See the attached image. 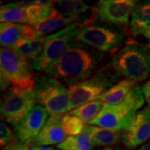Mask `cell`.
<instances>
[{
	"label": "cell",
	"instance_id": "1",
	"mask_svg": "<svg viewBox=\"0 0 150 150\" xmlns=\"http://www.w3.org/2000/svg\"><path fill=\"white\" fill-rule=\"evenodd\" d=\"M103 58V53L74 41L48 75L70 87L95 74Z\"/></svg>",
	"mask_w": 150,
	"mask_h": 150
},
{
	"label": "cell",
	"instance_id": "2",
	"mask_svg": "<svg viewBox=\"0 0 150 150\" xmlns=\"http://www.w3.org/2000/svg\"><path fill=\"white\" fill-rule=\"evenodd\" d=\"M109 65L119 76L134 83L144 82L150 78V47L128 43L112 56Z\"/></svg>",
	"mask_w": 150,
	"mask_h": 150
},
{
	"label": "cell",
	"instance_id": "3",
	"mask_svg": "<svg viewBox=\"0 0 150 150\" xmlns=\"http://www.w3.org/2000/svg\"><path fill=\"white\" fill-rule=\"evenodd\" d=\"M145 102L142 86L137 85L123 103L117 105L105 104L101 112L89 124L125 132L136 114L143 108Z\"/></svg>",
	"mask_w": 150,
	"mask_h": 150
},
{
	"label": "cell",
	"instance_id": "4",
	"mask_svg": "<svg viewBox=\"0 0 150 150\" xmlns=\"http://www.w3.org/2000/svg\"><path fill=\"white\" fill-rule=\"evenodd\" d=\"M119 77L110 65H107L87 80L69 87V112L87 103L98 100L104 93L118 83Z\"/></svg>",
	"mask_w": 150,
	"mask_h": 150
},
{
	"label": "cell",
	"instance_id": "5",
	"mask_svg": "<svg viewBox=\"0 0 150 150\" xmlns=\"http://www.w3.org/2000/svg\"><path fill=\"white\" fill-rule=\"evenodd\" d=\"M1 90L10 87H29L35 85L33 64L12 48L0 50Z\"/></svg>",
	"mask_w": 150,
	"mask_h": 150
},
{
	"label": "cell",
	"instance_id": "6",
	"mask_svg": "<svg viewBox=\"0 0 150 150\" xmlns=\"http://www.w3.org/2000/svg\"><path fill=\"white\" fill-rule=\"evenodd\" d=\"M126 37V33L121 28L108 23L94 22L78 28L75 41L104 54L119 48Z\"/></svg>",
	"mask_w": 150,
	"mask_h": 150
},
{
	"label": "cell",
	"instance_id": "7",
	"mask_svg": "<svg viewBox=\"0 0 150 150\" xmlns=\"http://www.w3.org/2000/svg\"><path fill=\"white\" fill-rule=\"evenodd\" d=\"M79 24H70L58 32L46 37L43 51L32 62L33 69L49 74L62 56L75 41Z\"/></svg>",
	"mask_w": 150,
	"mask_h": 150
},
{
	"label": "cell",
	"instance_id": "8",
	"mask_svg": "<svg viewBox=\"0 0 150 150\" xmlns=\"http://www.w3.org/2000/svg\"><path fill=\"white\" fill-rule=\"evenodd\" d=\"M37 105L34 86L10 87L1 98V115L14 129Z\"/></svg>",
	"mask_w": 150,
	"mask_h": 150
},
{
	"label": "cell",
	"instance_id": "9",
	"mask_svg": "<svg viewBox=\"0 0 150 150\" xmlns=\"http://www.w3.org/2000/svg\"><path fill=\"white\" fill-rule=\"evenodd\" d=\"M34 89L38 105L44 108L49 115H64L69 112V88L61 82L48 76L36 77Z\"/></svg>",
	"mask_w": 150,
	"mask_h": 150
},
{
	"label": "cell",
	"instance_id": "10",
	"mask_svg": "<svg viewBox=\"0 0 150 150\" xmlns=\"http://www.w3.org/2000/svg\"><path fill=\"white\" fill-rule=\"evenodd\" d=\"M137 3L134 0H103L99 1L98 5L93 8L97 18L109 25L123 28L129 25L132 12Z\"/></svg>",
	"mask_w": 150,
	"mask_h": 150
},
{
	"label": "cell",
	"instance_id": "11",
	"mask_svg": "<svg viewBox=\"0 0 150 150\" xmlns=\"http://www.w3.org/2000/svg\"><path fill=\"white\" fill-rule=\"evenodd\" d=\"M48 112L40 105H36L13 129L17 139L28 146L33 144L48 118Z\"/></svg>",
	"mask_w": 150,
	"mask_h": 150
},
{
	"label": "cell",
	"instance_id": "12",
	"mask_svg": "<svg viewBox=\"0 0 150 150\" xmlns=\"http://www.w3.org/2000/svg\"><path fill=\"white\" fill-rule=\"evenodd\" d=\"M150 139V108H143L122 136L125 147L134 149Z\"/></svg>",
	"mask_w": 150,
	"mask_h": 150
},
{
	"label": "cell",
	"instance_id": "13",
	"mask_svg": "<svg viewBox=\"0 0 150 150\" xmlns=\"http://www.w3.org/2000/svg\"><path fill=\"white\" fill-rule=\"evenodd\" d=\"M62 118L63 115L60 114L50 115L33 146L51 147L63 143L68 136L63 128Z\"/></svg>",
	"mask_w": 150,
	"mask_h": 150
},
{
	"label": "cell",
	"instance_id": "14",
	"mask_svg": "<svg viewBox=\"0 0 150 150\" xmlns=\"http://www.w3.org/2000/svg\"><path fill=\"white\" fill-rule=\"evenodd\" d=\"M23 38H37L34 28L28 24L1 23L0 43L2 48H12Z\"/></svg>",
	"mask_w": 150,
	"mask_h": 150
},
{
	"label": "cell",
	"instance_id": "15",
	"mask_svg": "<svg viewBox=\"0 0 150 150\" xmlns=\"http://www.w3.org/2000/svg\"><path fill=\"white\" fill-rule=\"evenodd\" d=\"M74 23L79 24V27H82L83 25V21L81 19V17L79 16L69 17V18L61 16L58 11L53 16L40 22L33 28L37 38H42L47 37L48 33L52 34V33L55 32L59 29L61 30L64 28L68 27L70 24H74Z\"/></svg>",
	"mask_w": 150,
	"mask_h": 150
},
{
	"label": "cell",
	"instance_id": "16",
	"mask_svg": "<svg viewBox=\"0 0 150 150\" xmlns=\"http://www.w3.org/2000/svg\"><path fill=\"white\" fill-rule=\"evenodd\" d=\"M150 25V0L138 2L133 9L129 29L134 37L139 36L142 30Z\"/></svg>",
	"mask_w": 150,
	"mask_h": 150
},
{
	"label": "cell",
	"instance_id": "17",
	"mask_svg": "<svg viewBox=\"0 0 150 150\" xmlns=\"http://www.w3.org/2000/svg\"><path fill=\"white\" fill-rule=\"evenodd\" d=\"M136 83L126 79L118 81V83L110 88L106 93L98 98V100L103 102L105 104L117 105L123 103L129 94L136 87Z\"/></svg>",
	"mask_w": 150,
	"mask_h": 150
},
{
	"label": "cell",
	"instance_id": "18",
	"mask_svg": "<svg viewBox=\"0 0 150 150\" xmlns=\"http://www.w3.org/2000/svg\"><path fill=\"white\" fill-rule=\"evenodd\" d=\"M46 37L23 38L12 48L16 53L28 60L33 61L43 51Z\"/></svg>",
	"mask_w": 150,
	"mask_h": 150
},
{
	"label": "cell",
	"instance_id": "19",
	"mask_svg": "<svg viewBox=\"0 0 150 150\" xmlns=\"http://www.w3.org/2000/svg\"><path fill=\"white\" fill-rule=\"evenodd\" d=\"M92 140L94 146L98 147H111L115 145L120 139H122L123 132L114 131L103 129L94 125H88Z\"/></svg>",
	"mask_w": 150,
	"mask_h": 150
},
{
	"label": "cell",
	"instance_id": "20",
	"mask_svg": "<svg viewBox=\"0 0 150 150\" xmlns=\"http://www.w3.org/2000/svg\"><path fill=\"white\" fill-rule=\"evenodd\" d=\"M94 144L88 125L84 130L77 136H69L66 139L57 145L59 150H93Z\"/></svg>",
	"mask_w": 150,
	"mask_h": 150
},
{
	"label": "cell",
	"instance_id": "21",
	"mask_svg": "<svg viewBox=\"0 0 150 150\" xmlns=\"http://www.w3.org/2000/svg\"><path fill=\"white\" fill-rule=\"evenodd\" d=\"M1 23H14L28 24L26 8L22 7L19 3L6 4L0 8Z\"/></svg>",
	"mask_w": 150,
	"mask_h": 150
},
{
	"label": "cell",
	"instance_id": "22",
	"mask_svg": "<svg viewBox=\"0 0 150 150\" xmlns=\"http://www.w3.org/2000/svg\"><path fill=\"white\" fill-rule=\"evenodd\" d=\"M56 8L63 17H79L91 10L92 8L80 0H64L56 2Z\"/></svg>",
	"mask_w": 150,
	"mask_h": 150
},
{
	"label": "cell",
	"instance_id": "23",
	"mask_svg": "<svg viewBox=\"0 0 150 150\" xmlns=\"http://www.w3.org/2000/svg\"><path fill=\"white\" fill-rule=\"evenodd\" d=\"M105 103L100 100L87 103L80 107L69 112L70 114L76 116L86 123H90L101 112Z\"/></svg>",
	"mask_w": 150,
	"mask_h": 150
},
{
	"label": "cell",
	"instance_id": "24",
	"mask_svg": "<svg viewBox=\"0 0 150 150\" xmlns=\"http://www.w3.org/2000/svg\"><path fill=\"white\" fill-rule=\"evenodd\" d=\"M62 123H63V128L68 137L77 136L80 134L86 127L84 123L80 118L70 114L69 112L63 115Z\"/></svg>",
	"mask_w": 150,
	"mask_h": 150
},
{
	"label": "cell",
	"instance_id": "25",
	"mask_svg": "<svg viewBox=\"0 0 150 150\" xmlns=\"http://www.w3.org/2000/svg\"><path fill=\"white\" fill-rule=\"evenodd\" d=\"M17 140L14 131L8 126L4 118L1 115L0 118V145L1 149L5 148Z\"/></svg>",
	"mask_w": 150,
	"mask_h": 150
},
{
	"label": "cell",
	"instance_id": "26",
	"mask_svg": "<svg viewBox=\"0 0 150 150\" xmlns=\"http://www.w3.org/2000/svg\"><path fill=\"white\" fill-rule=\"evenodd\" d=\"M1 150H30V149L29 146L22 144L21 142L17 139Z\"/></svg>",
	"mask_w": 150,
	"mask_h": 150
},
{
	"label": "cell",
	"instance_id": "27",
	"mask_svg": "<svg viewBox=\"0 0 150 150\" xmlns=\"http://www.w3.org/2000/svg\"><path fill=\"white\" fill-rule=\"evenodd\" d=\"M142 89L144 95L145 100L148 103V106L150 108V79L142 86Z\"/></svg>",
	"mask_w": 150,
	"mask_h": 150
},
{
	"label": "cell",
	"instance_id": "28",
	"mask_svg": "<svg viewBox=\"0 0 150 150\" xmlns=\"http://www.w3.org/2000/svg\"><path fill=\"white\" fill-rule=\"evenodd\" d=\"M140 35H143V36L149 41V43L150 44V25L149 26H148V27L144 28L142 30Z\"/></svg>",
	"mask_w": 150,
	"mask_h": 150
},
{
	"label": "cell",
	"instance_id": "29",
	"mask_svg": "<svg viewBox=\"0 0 150 150\" xmlns=\"http://www.w3.org/2000/svg\"><path fill=\"white\" fill-rule=\"evenodd\" d=\"M30 150H56L53 147H44V146H32Z\"/></svg>",
	"mask_w": 150,
	"mask_h": 150
},
{
	"label": "cell",
	"instance_id": "30",
	"mask_svg": "<svg viewBox=\"0 0 150 150\" xmlns=\"http://www.w3.org/2000/svg\"><path fill=\"white\" fill-rule=\"evenodd\" d=\"M138 150H150V141L146 143L144 145H142Z\"/></svg>",
	"mask_w": 150,
	"mask_h": 150
},
{
	"label": "cell",
	"instance_id": "31",
	"mask_svg": "<svg viewBox=\"0 0 150 150\" xmlns=\"http://www.w3.org/2000/svg\"><path fill=\"white\" fill-rule=\"evenodd\" d=\"M102 150H123L120 148H112V147H107V148H103Z\"/></svg>",
	"mask_w": 150,
	"mask_h": 150
},
{
	"label": "cell",
	"instance_id": "32",
	"mask_svg": "<svg viewBox=\"0 0 150 150\" xmlns=\"http://www.w3.org/2000/svg\"><path fill=\"white\" fill-rule=\"evenodd\" d=\"M149 47H150V44H149Z\"/></svg>",
	"mask_w": 150,
	"mask_h": 150
}]
</instances>
